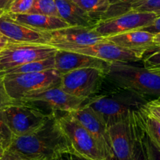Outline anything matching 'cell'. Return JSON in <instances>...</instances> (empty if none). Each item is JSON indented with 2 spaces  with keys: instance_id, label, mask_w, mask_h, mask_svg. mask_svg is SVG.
<instances>
[{
  "instance_id": "cell-1",
  "label": "cell",
  "mask_w": 160,
  "mask_h": 160,
  "mask_svg": "<svg viewBox=\"0 0 160 160\" xmlns=\"http://www.w3.org/2000/svg\"><path fill=\"white\" fill-rule=\"evenodd\" d=\"M6 150L23 160H57L70 152L56 112H52L44 125L36 131L13 137Z\"/></svg>"
},
{
  "instance_id": "cell-2",
  "label": "cell",
  "mask_w": 160,
  "mask_h": 160,
  "mask_svg": "<svg viewBox=\"0 0 160 160\" xmlns=\"http://www.w3.org/2000/svg\"><path fill=\"white\" fill-rule=\"evenodd\" d=\"M148 102L145 98L127 90L91 97L83 105L90 108L108 127L141 113Z\"/></svg>"
},
{
  "instance_id": "cell-3",
  "label": "cell",
  "mask_w": 160,
  "mask_h": 160,
  "mask_svg": "<svg viewBox=\"0 0 160 160\" xmlns=\"http://www.w3.org/2000/svg\"><path fill=\"white\" fill-rule=\"evenodd\" d=\"M105 78L118 89L127 90L144 98L160 96V76L145 68L127 63H109L105 71Z\"/></svg>"
},
{
  "instance_id": "cell-4",
  "label": "cell",
  "mask_w": 160,
  "mask_h": 160,
  "mask_svg": "<svg viewBox=\"0 0 160 160\" xmlns=\"http://www.w3.org/2000/svg\"><path fill=\"white\" fill-rule=\"evenodd\" d=\"M61 76L56 69L35 73L5 74L4 85L12 100L23 103L32 95L60 85Z\"/></svg>"
},
{
  "instance_id": "cell-5",
  "label": "cell",
  "mask_w": 160,
  "mask_h": 160,
  "mask_svg": "<svg viewBox=\"0 0 160 160\" xmlns=\"http://www.w3.org/2000/svg\"><path fill=\"white\" fill-rule=\"evenodd\" d=\"M58 119L69 145V153L90 160H109L96 140L70 113L58 115Z\"/></svg>"
},
{
  "instance_id": "cell-6",
  "label": "cell",
  "mask_w": 160,
  "mask_h": 160,
  "mask_svg": "<svg viewBox=\"0 0 160 160\" xmlns=\"http://www.w3.org/2000/svg\"><path fill=\"white\" fill-rule=\"evenodd\" d=\"M4 118L13 137L29 134L44 125L50 114L28 103H18L2 109Z\"/></svg>"
},
{
  "instance_id": "cell-7",
  "label": "cell",
  "mask_w": 160,
  "mask_h": 160,
  "mask_svg": "<svg viewBox=\"0 0 160 160\" xmlns=\"http://www.w3.org/2000/svg\"><path fill=\"white\" fill-rule=\"evenodd\" d=\"M58 50L48 44L10 42L0 52V72H5L27 63L54 56Z\"/></svg>"
},
{
  "instance_id": "cell-8",
  "label": "cell",
  "mask_w": 160,
  "mask_h": 160,
  "mask_svg": "<svg viewBox=\"0 0 160 160\" xmlns=\"http://www.w3.org/2000/svg\"><path fill=\"white\" fill-rule=\"evenodd\" d=\"M104 78L105 71L84 68L61 75L60 87L72 96L87 100L98 92Z\"/></svg>"
},
{
  "instance_id": "cell-9",
  "label": "cell",
  "mask_w": 160,
  "mask_h": 160,
  "mask_svg": "<svg viewBox=\"0 0 160 160\" xmlns=\"http://www.w3.org/2000/svg\"><path fill=\"white\" fill-rule=\"evenodd\" d=\"M159 15L148 12L129 10L122 14L100 20L93 29L104 38L143 29L151 25Z\"/></svg>"
},
{
  "instance_id": "cell-10",
  "label": "cell",
  "mask_w": 160,
  "mask_h": 160,
  "mask_svg": "<svg viewBox=\"0 0 160 160\" xmlns=\"http://www.w3.org/2000/svg\"><path fill=\"white\" fill-rule=\"evenodd\" d=\"M61 50L75 52L94 57L108 63H131L142 60L143 57L130 50L118 47L107 39L103 42L84 47H69Z\"/></svg>"
},
{
  "instance_id": "cell-11",
  "label": "cell",
  "mask_w": 160,
  "mask_h": 160,
  "mask_svg": "<svg viewBox=\"0 0 160 160\" xmlns=\"http://www.w3.org/2000/svg\"><path fill=\"white\" fill-rule=\"evenodd\" d=\"M141 113L108 127L112 153V160L132 159L135 123Z\"/></svg>"
},
{
  "instance_id": "cell-12",
  "label": "cell",
  "mask_w": 160,
  "mask_h": 160,
  "mask_svg": "<svg viewBox=\"0 0 160 160\" xmlns=\"http://www.w3.org/2000/svg\"><path fill=\"white\" fill-rule=\"evenodd\" d=\"M51 45L58 50L69 47H84L105 41L106 38L96 32L93 28L68 27L50 32Z\"/></svg>"
},
{
  "instance_id": "cell-13",
  "label": "cell",
  "mask_w": 160,
  "mask_h": 160,
  "mask_svg": "<svg viewBox=\"0 0 160 160\" xmlns=\"http://www.w3.org/2000/svg\"><path fill=\"white\" fill-rule=\"evenodd\" d=\"M87 100L76 98L66 93L60 85L26 98L23 103H42L47 105L52 112L58 111L63 113H72L82 107Z\"/></svg>"
},
{
  "instance_id": "cell-14",
  "label": "cell",
  "mask_w": 160,
  "mask_h": 160,
  "mask_svg": "<svg viewBox=\"0 0 160 160\" xmlns=\"http://www.w3.org/2000/svg\"><path fill=\"white\" fill-rule=\"evenodd\" d=\"M0 34L11 42L48 44L50 32H42L17 22L7 13L0 17Z\"/></svg>"
},
{
  "instance_id": "cell-15",
  "label": "cell",
  "mask_w": 160,
  "mask_h": 160,
  "mask_svg": "<svg viewBox=\"0 0 160 160\" xmlns=\"http://www.w3.org/2000/svg\"><path fill=\"white\" fill-rule=\"evenodd\" d=\"M75 119L82 124L86 130L96 140L109 160H112V153L109 138L108 127L96 115L93 111L86 105H82L78 110L70 113Z\"/></svg>"
},
{
  "instance_id": "cell-16",
  "label": "cell",
  "mask_w": 160,
  "mask_h": 160,
  "mask_svg": "<svg viewBox=\"0 0 160 160\" xmlns=\"http://www.w3.org/2000/svg\"><path fill=\"white\" fill-rule=\"evenodd\" d=\"M54 59L55 69L61 75L84 68H96L106 71L109 64V63L94 57L61 50H58Z\"/></svg>"
},
{
  "instance_id": "cell-17",
  "label": "cell",
  "mask_w": 160,
  "mask_h": 160,
  "mask_svg": "<svg viewBox=\"0 0 160 160\" xmlns=\"http://www.w3.org/2000/svg\"><path fill=\"white\" fill-rule=\"evenodd\" d=\"M154 35V34L139 29L109 36L106 39L118 47L144 57L146 52L156 47L153 42Z\"/></svg>"
},
{
  "instance_id": "cell-18",
  "label": "cell",
  "mask_w": 160,
  "mask_h": 160,
  "mask_svg": "<svg viewBox=\"0 0 160 160\" xmlns=\"http://www.w3.org/2000/svg\"><path fill=\"white\" fill-rule=\"evenodd\" d=\"M55 2L59 18L71 27L93 28L99 21L72 0H55Z\"/></svg>"
},
{
  "instance_id": "cell-19",
  "label": "cell",
  "mask_w": 160,
  "mask_h": 160,
  "mask_svg": "<svg viewBox=\"0 0 160 160\" xmlns=\"http://www.w3.org/2000/svg\"><path fill=\"white\" fill-rule=\"evenodd\" d=\"M8 14L17 22L42 32H52L53 31L71 27L68 24L58 17L37 14V13H25V14L8 13Z\"/></svg>"
},
{
  "instance_id": "cell-20",
  "label": "cell",
  "mask_w": 160,
  "mask_h": 160,
  "mask_svg": "<svg viewBox=\"0 0 160 160\" xmlns=\"http://www.w3.org/2000/svg\"><path fill=\"white\" fill-rule=\"evenodd\" d=\"M55 69V59L54 56L38 61H32L25 64L14 68L10 70L7 71L5 74H24V73H35Z\"/></svg>"
},
{
  "instance_id": "cell-21",
  "label": "cell",
  "mask_w": 160,
  "mask_h": 160,
  "mask_svg": "<svg viewBox=\"0 0 160 160\" xmlns=\"http://www.w3.org/2000/svg\"><path fill=\"white\" fill-rule=\"evenodd\" d=\"M93 18L100 21L107 13L111 4L108 0H72Z\"/></svg>"
},
{
  "instance_id": "cell-22",
  "label": "cell",
  "mask_w": 160,
  "mask_h": 160,
  "mask_svg": "<svg viewBox=\"0 0 160 160\" xmlns=\"http://www.w3.org/2000/svg\"><path fill=\"white\" fill-rule=\"evenodd\" d=\"M138 116L135 123L134 141H133V155L131 160H148L144 144V131L141 125V115Z\"/></svg>"
},
{
  "instance_id": "cell-23",
  "label": "cell",
  "mask_w": 160,
  "mask_h": 160,
  "mask_svg": "<svg viewBox=\"0 0 160 160\" xmlns=\"http://www.w3.org/2000/svg\"><path fill=\"white\" fill-rule=\"evenodd\" d=\"M141 125L152 144L160 151V122L153 117L148 116L143 112Z\"/></svg>"
},
{
  "instance_id": "cell-24",
  "label": "cell",
  "mask_w": 160,
  "mask_h": 160,
  "mask_svg": "<svg viewBox=\"0 0 160 160\" xmlns=\"http://www.w3.org/2000/svg\"><path fill=\"white\" fill-rule=\"evenodd\" d=\"M142 60L144 68L160 76V46H156L146 52Z\"/></svg>"
},
{
  "instance_id": "cell-25",
  "label": "cell",
  "mask_w": 160,
  "mask_h": 160,
  "mask_svg": "<svg viewBox=\"0 0 160 160\" xmlns=\"http://www.w3.org/2000/svg\"><path fill=\"white\" fill-rule=\"evenodd\" d=\"M28 13H37L59 18L55 0H34L32 8Z\"/></svg>"
},
{
  "instance_id": "cell-26",
  "label": "cell",
  "mask_w": 160,
  "mask_h": 160,
  "mask_svg": "<svg viewBox=\"0 0 160 160\" xmlns=\"http://www.w3.org/2000/svg\"><path fill=\"white\" fill-rule=\"evenodd\" d=\"M130 10L154 13L160 16V0H138L130 4Z\"/></svg>"
},
{
  "instance_id": "cell-27",
  "label": "cell",
  "mask_w": 160,
  "mask_h": 160,
  "mask_svg": "<svg viewBox=\"0 0 160 160\" xmlns=\"http://www.w3.org/2000/svg\"><path fill=\"white\" fill-rule=\"evenodd\" d=\"M34 0H14L7 13L12 14H25L30 12Z\"/></svg>"
},
{
  "instance_id": "cell-28",
  "label": "cell",
  "mask_w": 160,
  "mask_h": 160,
  "mask_svg": "<svg viewBox=\"0 0 160 160\" xmlns=\"http://www.w3.org/2000/svg\"><path fill=\"white\" fill-rule=\"evenodd\" d=\"M4 75H5L4 72H0V110H2L12 104H18V102L10 98L6 90L5 85H4Z\"/></svg>"
},
{
  "instance_id": "cell-29",
  "label": "cell",
  "mask_w": 160,
  "mask_h": 160,
  "mask_svg": "<svg viewBox=\"0 0 160 160\" xmlns=\"http://www.w3.org/2000/svg\"><path fill=\"white\" fill-rule=\"evenodd\" d=\"M144 144L148 160H160V151L152 144L145 132L144 134Z\"/></svg>"
},
{
  "instance_id": "cell-30",
  "label": "cell",
  "mask_w": 160,
  "mask_h": 160,
  "mask_svg": "<svg viewBox=\"0 0 160 160\" xmlns=\"http://www.w3.org/2000/svg\"><path fill=\"white\" fill-rule=\"evenodd\" d=\"M0 138H2L6 141L7 148L13 138V133H11L7 122H6L2 110H0Z\"/></svg>"
},
{
  "instance_id": "cell-31",
  "label": "cell",
  "mask_w": 160,
  "mask_h": 160,
  "mask_svg": "<svg viewBox=\"0 0 160 160\" xmlns=\"http://www.w3.org/2000/svg\"><path fill=\"white\" fill-rule=\"evenodd\" d=\"M144 112L148 116L153 117L160 122V105L154 104L152 101H148L144 105Z\"/></svg>"
},
{
  "instance_id": "cell-32",
  "label": "cell",
  "mask_w": 160,
  "mask_h": 160,
  "mask_svg": "<svg viewBox=\"0 0 160 160\" xmlns=\"http://www.w3.org/2000/svg\"><path fill=\"white\" fill-rule=\"evenodd\" d=\"M142 30H144L146 31V32H150V33L154 34V35H155V34L157 33H159L160 32V16H158V18L153 21V23H152L151 25L144 28H143Z\"/></svg>"
},
{
  "instance_id": "cell-33",
  "label": "cell",
  "mask_w": 160,
  "mask_h": 160,
  "mask_svg": "<svg viewBox=\"0 0 160 160\" xmlns=\"http://www.w3.org/2000/svg\"><path fill=\"white\" fill-rule=\"evenodd\" d=\"M0 160H23L17 155H15L13 152L10 151H5V153L2 155V158H0Z\"/></svg>"
},
{
  "instance_id": "cell-34",
  "label": "cell",
  "mask_w": 160,
  "mask_h": 160,
  "mask_svg": "<svg viewBox=\"0 0 160 160\" xmlns=\"http://www.w3.org/2000/svg\"><path fill=\"white\" fill-rule=\"evenodd\" d=\"M111 5H130L138 0H108Z\"/></svg>"
},
{
  "instance_id": "cell-35",
  "label": "cell",
  "mask_w": 160,
  "mask_h": 160,
  "mask_svg": "<svg viewBox=\"0 0 160 160\" xmlns=\"http://www.w3.org/2000/svg\"><path fill=\"white\" fill-rule=\"evenodd\" d=\"M13 2L14 0H0V10L7 12L9 7Z\"/></svg>"
},
{
  "instance_id": "cell-36",
  "label": "cell",
  "mask_w": 160,
  "mask_h": 160,
  "mask_svg": "<svg viewBox=\"0 0 160 160\" xmlns=\"http://www.w3.org/2000/svg\"><path fill=\"white\" fill-rule=\"evenodd\" d=\"M9 42H10V41L8 40V38H7L5 36L0 34V52L7 47Z\"/></svg>"
},
{
  "instance_id": "cell-37",
  "label": "cell",
  "mask_w": 160,
  "mask_h": 160,
  "mask_svg": "<svg viewBox=\"0 0 160 160\" xmlns=\"http://www.w3.org/2000/svg\"><path fill=\"white\" fill-rule=\"evenodd\" d=\"M153 42L155 46H160V32L154 35Z\"/></svg>"
},
{
  "instance_id": "cell-38",
  "label": "cell",
  "mask_w": 160,
  "mask_h": 160,
  "mask_svg": "<svg viewBox=\"0 0 160 160\" xmlns=\"http://www.w3.org/2000/svg\"><path fill=\"white\" fill-rule=\"evenodd\" d=\"M0 147H2L4 149L7 148V143H6V141L2 138H0Z\"/></svg>"
},
{
  "instance_id": "cell-39",
  "label": "cell",
  "mask_w": 160,
  "mask_h": 160,
  "mask_svg": "<svg viewBox=\"0 0 160 160\" xmlns=\"http://www.w3.org/2000/svg\"><path fill=\"white\" fill-rule=\"evenodd\" d=\"M152 102L154 103V104H158V105H160V96L158 97V98H157L155 100H152Z\"/></svg>"
},
{
  "instance_id": "cell-40",
  "label": "cell",
  "mask_w": 160,
  "mask_h": 160,
  "mask_svg": "<svg viewBox=\"0 0 160 160\" xmlns=\"http://www.w3.org/2000/svg\"><path fill=\"white\" fill-rule=\"evenodd\" d=\"M5 151H6V149H4L2 147H0V158H2V155H4V153H5Z\"/></svg>"
},
{
  "instance_id": "cell-41",
  "label": "cell",
  "mask_w": 160,
  "mask_h": 160,
  "mask_svg": "<svg viewBox=\"0 0 160 160\" xmlns=\"http://www.w3.org/2000/svg\"><path fill=\"white\" fill-rule=\"evenodd\" d=\"M6 13H7V12H6V11H4V10H0V17H1V16H2V15H3V14H5Z\"/></svg>"
}]
</instances>
